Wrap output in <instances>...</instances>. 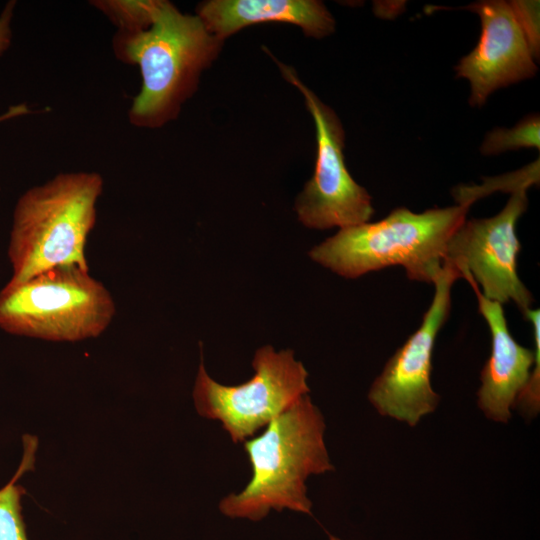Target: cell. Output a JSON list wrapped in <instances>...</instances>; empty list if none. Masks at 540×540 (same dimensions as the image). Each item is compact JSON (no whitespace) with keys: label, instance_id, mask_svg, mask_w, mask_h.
Segmentation results:
<instances>
[{"label":"cell","instance_id":"6","mask_svg":"<svg viewBox=\"0 0 540 540\" xmlns=\"http://www.w3.org/2000/svg\"><path fill=\"white\" fill-rule=\"evenodd\" d=\"M252 366L255 373L248 381L227 386L208 375L201 358L193 388L197 413L219 421L234 443L251 438L310 392L308 372L290 349L261 347Z\"/></svg>","mask_w":540,"mask_h":540},{"label":"cell","instance_id":"18","mask_svg":"<svg viewBox=\"0 0 540 540\" xmlns=\"http://www.w3.org/2000/svg\"><path fill=\"white\" fill-rule=\"evenodd\" d=\"M29 113V109L26 105L20 104L17 106L10 107V109L3 115H0V121L16 117L19 115H24Z\"/></svg>","mask_w":540,"mask_h":540},{"label":"cell","instance_id":"3","mask_svg":"<svg viewBox=\"0 0 540 540\" xmlns=\"http://www.w3.org/2000/svg\"><path fill=\"white\" fill-rule=\"evenodd\" d=\"M415 213L405 207L377 222L341 228L312 248L309 256L345 278H357L389 266H402L409 279L433 283L447 257L451 237L475 201Z\"/></svg>","mask_w":540,"mask_h":540},{"label":"cell","instance_id":"11","mask_svg":"<svg viewBox=\"0 0 540 540\" xmlns=\"http://www.w3.org/2000/svg\"><path fill=\"white\" fill-rule=\"evenodd\" d=\"M471 285L478 300L479 312L491 333V353L480 373L478 407L490 420L508 423L511 409L525 387L533 365L540 357V311L525 314L532 324L534 350L520 345L510 334L502 305L485 298L468 274L462 277Z\"/></svg>","mask_w":540,"mask_h":540},{"label":"cell","instance_id":"1","mask_svg":"<svg viewBox=\"0 0 540 540\" xmlns=\"http://www.w3.org/2000/svg\"><path fill=\"white\" fill-rule=\"evenodd\" d=\"M224 40L210 33L197 15L158 0L151 27L116 32L113 51L139 67L142 85L128 118L133 126L159 128L174 120L196 92L201 73L218 57Z\"/></svg>","mask_w":540,"mask_h":540},{"label":"cell","instance_id":"12","mask_svg":"<svg viewBox=\"0 0 540 540\" xmlns=\"http://www.w3.org/2000/svg\"><path fill=\"white\" fill-rule=\"evenodd\" d=\"M196 15L222 40L247 26L267 22L299 26L305 36L317 39L335 31V19L316 0H210L197 6Z\"/></svg>","mask_w":540,"mask_h":540},{"label":"cell","instance_id":"13","mask_svg":"<svg viewBox=\"0 0 540 540\" xmlns=\"http://www.w3.org/2000/svg\"><path fill=\"white\" fill-rule=\"evenodd\" d=\"M24 456L15 476L0 489V540H28L22 517L21 497L25 490L16 484L27 470L33 469L37 440L24 436Z\"/></svg>","mask_w":540,"mask_h":540},{"label":"cell","instance_id":"17","mask_svg":"<svg viewBox=\"0 0 540 540\" xmlns=\"http://www.w3.org/2000/svg\"><path fill=\"white\" fill-rule=\"evenodd\" d=\"M14 6V1L9 2L0 15V55H2L11 44L12 32L10 24Z\"/></svg>","mask_w":540,"mask_h":540},{"label":"cell","instance_id":"2","mask_svg":"<svg viewBox=\"0 0 540 540\" xmlns=\"http://www.w3.org/2000/svg\"><path fill=\"white\" fill-rule=\"evenodd\" d=\"M326 424L308 394L297 399L256 437L244 441L252 476L219 503L230 518L259 521L271 510L311 515L306 480L335 468L325 444Z\"/></svg>","mask_w":540,"mask_h":540},{"label":"cell","instance_id":"4","mask_svg":"<svg viewBox=\"0 0 540 540\" xmlns=\"http://www.w3.org/2000/svg\"><path fill=\"white\" fill-rule=\"evenodd\" d=\"M103 178L96 172L59 173L23 193L10 231V282L48 269L75 265L89 269L86 244L96 222Z\"/></svg>","mask_w":540,"mask_h":540},{"label":"cell","instance_id":"19","mask_svg":"<svg viewBox=\"0 0 540 540\" xmlns=\"http://www.w3.org/2000/svg\"><path fill=\"white\" fill-rule=\"evenodd\" d=\"M329 540H342L336 536H333V535H329Z\"/></svg>","mask_w":540,"mask_h":540},{"label":"cell","instance_id":"10","mask_svg":"<svg viewBox=\"0 0 540 540\" xmlns=\"http://www.w3.org/2000/svg\"><path fill=\"white\" fill-rule=\"evenodd\" d=\"M464 9L478 14L481 35L455 71L470 83V105L481 107L495 90L534 76L537 66L510 2L480 1Z\"/></svg>","mask_w":540,"mask_h":540},{"label":"cell","instance_id":"5","mask_svg":"<svg viewBox=\"0 0 540 540\" xmlns=\"http://www.w3.org/2000/svg\"><path fill=\"white\" fill-rule=\"evenodd\" d=\"M115 314L109 290L75 265L8 281L0 291V328L12 335L77 342L100 336Z\"/></svg>","mask_w":540,"mask_h":540},{"label":"cell","instance_id":"8","mask_svg":"<svg viewBox=\"0 0 540 540\" xmlns=\"http://www.w3.org/2000/svg\"><path fill=\"white\" fill-rule=\"evenodd\" d=\"M458 278L460 273L445 260L433 282L435 293L422 323L373 381L368 400L381 416L414 427L438 407L441 397L431 385L433 350L437 334L449 316L451 289Z\"/></svg>","mask_w":540,"mask_h":540},{"label":"cell","instance_id":"16","mask_svg":"<svg viewBox=\"0 0 540 540\" xmlns=\"http://www.w3.org/2000/svg\"><path fill=\"white\" fill-rule=\"evenodd\" d=\"M534 57L539 54V2L511 1Z\"/></svg>","mask_w":540,"mask_h":540},{"label":"cell","instance_id":"7","mask_svg":"<svg viewBox=\"0 0 540 540\" xmlns=\"http://www.w3.org/2000/svg\"><path fill=\"white\" fill-rule=\"evenodd\" d=\"M266 52L283 77L303 95L316 128L314 173L295 201L299 221L306 227L320 230L369 222L374 214L371 196L352 178L346 167L345 132L340 119L299 79L294 68Z\"/></svg>","mask_w":540,"mask_h":540},{"label":"cell","instance_id":"14","mask_svg":"<svg viewBox=\"0 0 540 540\" xmlns=\"http://www.w3.org/2000/svg\"><path fill=\"white\" fill-rule=\"evenodd\" d=\"M157 1L95 0L90 3L118 28V32L138 33L151 27Z\"/></svg>","mask_w":540,"mask_h":540},{"label":"cell","instance_id":"9","mask_svg":"<svg viewBox=\"0 0 540 540\" xmlns=\"http://www.w3.org/2000/svg\"><path fill=\"white\" fill-rule=\"evenodd\" d=\"M527 189L512 192L497 215L465 220L451 237L446 257L461 276L470 275L485 298L501 305L512 301L523 315L533 297L517 274L516 223L527 209Z\"/></svg>","mask_w":540,"mask_h":540},{"label":"cell","instance_id":"15","mask_svg":"<svg viewBox=\"0 0 540 540\" xmlns=\"http://www.w3.org/2000/svg\"><path fill=\"white\" fill-rule=\"evenodd\" d=\"M539 131V116H528L511 129L496 128L487 133L480 151L484 155H497L521 148L539 149Z\"/></svg>","mask_w":540,"mask_h":540}]
</instances>
